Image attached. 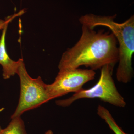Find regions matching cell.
Returning a JSON list of instances; mask_svg holds the SVG:
<instances>
[{"instance_id": "cell-5", "label": "cell", "mask_w": 134, "mask_h": 134, "mask_svg": "<svg viewBox=\"0 0 134 134\" xmlns=\"http://www.w3.org/2000/svg\"><path fill=\"white\" fill-rule=\"evenodd\" d=\"M94 70L91 69H75L59 71L54 82L47 84V89L50 100L70 92H75L94 79Z\"/></svg>"}, {"instance_id": "cell-11", "label": "cell", "mask_w": 134, "mask_h": 134, "mask_svg": "<svg viewBox=\"0 0 134 134\" xmlns=\"http://www.w3.org/2000/svg\"><path fill=\"white\" fill-rule=\"evenodd\" d=\"M2 128H1V126H0V132H1V130Z\"/></svg>"}, {"instance_id": "cell-10", "label": "cell", "mask_w": 134, "mask_h": 134, "mask_svg": "<svg viewBox=\"0 0 134 134\" xmlns=\"http://www.w3.org/2000/svg\"><path fill=\"white\" fill-rule=\"evenodd\" d=\"M45 134H54L53 133V131L52 130H49L48 131H47L45 133Z\"/></svg>"}, {"instance_id": "cell-8", "label": "cell", "mask_w": 134, "mask_h": 134, "mask_svg": "<svg viewBox=\"0 0 134 134\" xmlns=\"http://www.w3.org/2000/svg\"><path fill=\"white\" fill-rule=\"evenodd\" d=\"M7 127L2 129L0 134H27L24 123L21 117L12 118Z\"/></svg>"}, {"instance_id": "cell-1", "label": "cell", "mask_w": 134, "mask_h": 134, "mask_svg": "<svg viewBox=\"0 0 134 134\" xmlns=\"http://www.w3.org/2000/svg\"><path fill=\"white\" fill-rule=\"evenodd\" d=\"M81 36L73 47L63 54L58 65L59 71L79 68L84 66L93 70L106 65L114 66L119 59L118 43L113 34L103 29L82 25Z\"/></svg>"}, {"instance_id": "cell-6", "label": "cell", "mask_w": 134, "mask_h": 134, "mask_svg": "<svg viewBox=\"0 0 134 134\" xmlns=\"http://www.w3.org/2000/svg\"><path fill=\"white\" fill-rule=\"evenodd\" d=\"M8 26L3 29L0 38V65L3 68V76L5 79H9L17 73L21 59L16 61L10 59L8 54L6 48V33Z\"/></svg>"}, {"instance_id": "cell-4", "label": "cell", "mask_w": 134, "mask_h": 134, "mask_svg": "<svg viewBox=\"0 0 134 134\" xmlns=\"http://www.w3.org/2000/svg\"><path fill=\"white\" fill-rule=\"evenodd\" d=\"M17 74L20 79V97L11 119L21 117L26 111L37 108L50 100L47 84L44 83L40 76L34 79L29 75L23 59H21Z\"/></svg>"}, {"instance_id": "cell-2", "label": "cell", "mask_w": 134, "mask_h": 134, "mask_svg": "<svg viewBox=\"0 0 134 134\" xmlns=\"http://www.w3.org/2000/svg\"><path fill=\"white\" fill-rule=\"evenodd\" d=\"M116 16H101L88 14L81 17L79 21L82 25L92 29L97 26H105L113 34L119 44L116 78L119 82L127 83L133 76L132 58L134 53V17L132 16L125 21L119 23L114 21Z\"/></svg>"}, {"instance_id": "cell-9", "label": "cell", "mask_w": 134, "mask_h": 134, "mask_svg": "<svg viewBox=\"0 0 134 134\" xmlns=\"http://www.w3.org/2000/svg\"><path fill=\"white\" fill-rule=\"evenodd\" d=\"M24 13L25 10H22L19 11V12L16 13L6 18L5 20L0 19V30H3V29H4L5 26H8L10 22L12 21L15 18L21 15Z\"/></svg>"}, {"instance_id": "cell-7", "label": "cell", "mask_w": 134, "mask_h": 134, "mask_svg": "<svg viewBox=\"0 0 134 134\" xmlns=\"http://www.w3.org/2000/svg\"><path fill=\"white\" fill-rule=\"evenodd\" d=\"M98 115L105 121L110 129L115 134H127L117 124L110 111L103 106L99 105L97 109Z\"/></svg>"}, {"instance_id": "cell-3", "label": "cell", "mask_w": 134, "mask_h": 134, "mask_svg": "<svg viewBox=\"0 0 134 134\" xmlns=\"http://www.w3.org/2000/svg\"><path fill=\"white\" fill-rule=\"evenodd\" d=\"M114 66L111 65L104 66L101 68L99 79L94 86L90 89L82 88L69 98L57 100L56 104L65 107L78 99L98 98L115 106L125 107L126 103L118 91L112 77Z\"/></svg>"}]
</instances>
